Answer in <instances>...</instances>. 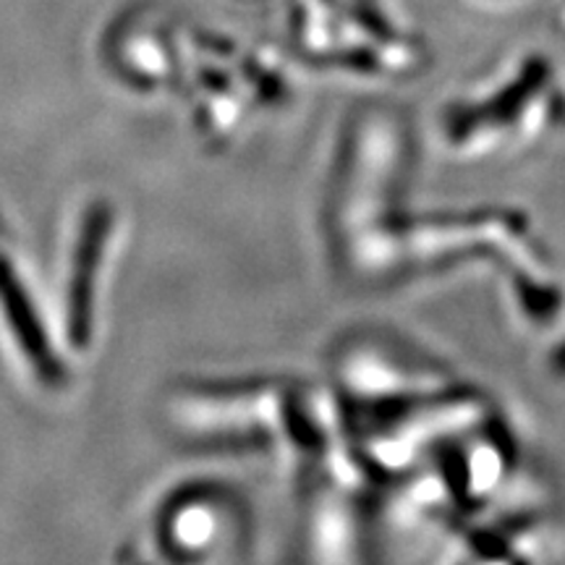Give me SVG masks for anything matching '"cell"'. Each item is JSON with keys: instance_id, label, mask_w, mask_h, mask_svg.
<instances>
[{"instance_id": "1", "label": "cell", "mask_w": 565, "mask_h": 565, "mask_svg": "<svg viewBox=\"0 0 565 565\" xmlns=\"http://www.w3.org/2000/svg\"><path fill=\"white\" fill-rule=\"evenodd\" d=\"M338 383L345 401L380 412H398L416 401L450 391L448 374L437 366L377 341H353L338 353Z\"/></svg>"}]
</instances>
